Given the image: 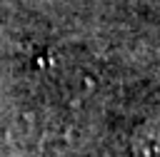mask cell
Here are the masks:
<instances>
[{"label":"cell","instance_id":"1","mask_svg":"<svg viewBox=\"0 0 160 157\" xmlns=\"http://www.w3.org/2000/svg\"><path fill=\"white\" fill-rule=\"evenodd\" d=\"M132 157H160V115L150 117L135 130Z\"/></svg>","mask_w":160,"mask_h":157}]
</instances>
